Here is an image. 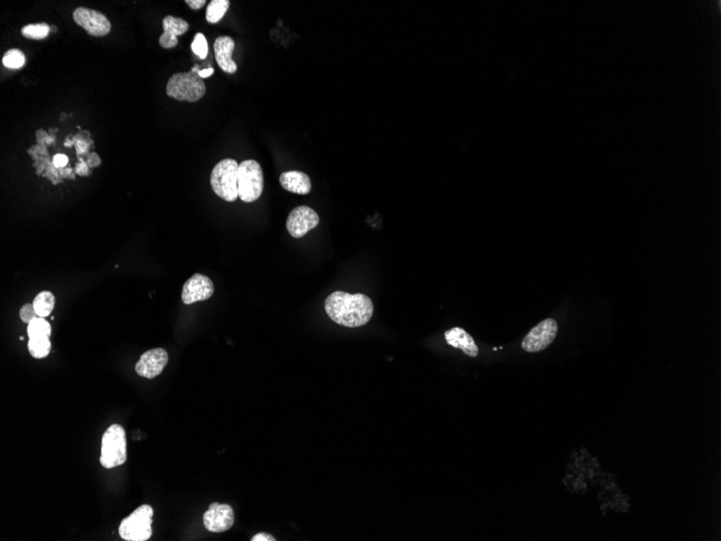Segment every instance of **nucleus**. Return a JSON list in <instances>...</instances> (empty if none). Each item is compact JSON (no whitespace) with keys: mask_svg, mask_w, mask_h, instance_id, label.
<instances>
[{"mask_svg":"<svg viewBox=\"0 0 721 541\" xmlns=\"http://www.w3.org/2000/svg\"><path fill=\"white\" fill-rule=\"evenodd\" d=\"M324 307L332 321L346 327H363L374 315L373 300L361 293L334 292L326 298Z\"/></svg>","mask_w":721,"mask_h":541,"instance_id":"1","label":"nucleus"},{"mask_svg":"<svg viewBox=\"0 0 721 541\" xmlns=\"http://www.w3.org/2000/svg\"><path fill=\"white\" fill-rule=\"evenodd\" d=\"M238 171L239 164L235 159H223L213 169L211 186L213 191L225 201L233 202L239 197Z\"/></svg>","mask_w":721,"mask_h":541,"instance_id":"2","label":"nucleus"},{"mask_svg":"<svg viewBox=\"0 0 721 541\" xmlns=\"http://www.w3.org/2000/svg\"><path fill=\"white\" fill-rule=\"evenodd\" d=\"M127 436L120 425L110 426L102 438L100 463L106 469L122 466L127 461Z\"/></svg>","mask_w":721,"mask_h":541,"instance_id":"3","label":"nucleus"},{"mask_svg":"<svg viewBox=\"0 0 721 541\" xmlns=\"http://www.w3.org/2000/svg\"><path fill=\"white\" fill-rule=\"evenodd\" d=\"M206 87L198 73H179L169 79L168 97L177 101L198 102L206 95Z\"/></svg>","mask_w":721,"mask_h":541,"instance_id":"4","label":"nucleus"},{"mask_svg":"<svg viewBox=\"0 0 721 541\" xmlns=\"http://www.w3.org/2000/svg\"><path fill=\"white\" fill-rule=\"evenodd\" d=\"M264 190V173L256 160H244L238 171V191L243 202H254Z\"/></svg>","mask_w":721,"mask_h":541,"instance_id":"5","label":"nucleus"},{"mask_svg":"<svg viewBox=\"0 0 721 541\" xmlns=\"http://www.w3.org/2000/svg\"><path fill=\"white\" fill-rule=\"evenodd\" d=\"M154 509L149 505H142L125 518L119 526V535L123 540L146 541L152 535Z\"/></svg>","mask_w":721,"mask_h":541,"instance_id":"6","label":"nucleus"},{"mask_svg":"<svg viewBox=\"0 0 721 541\" xmlns=\"http://www.w3.org/2000/svg\"><path fill=\"white\" fill-rule=\"evenodd\" d=\"M559 332V325L554 319L549 317L541 321L534 329L530 330L522 342V348L526 352H540L547 349L555 340Z\"/></svg>","mask_w":721,"mask_h":541,"instance_id":"7","label":"nucleus"},{"mask_svg":"<svg viewBox=\"0 0 721 541\" xmlns=\"http://www.w3.org/2000/svg\"><path fill=\"white\" fill-rule=\"evenodd\" d=\"M320 219L313 209L307 206L295 208L288 215L286 229L294 238H302L319 225Z\"/></svg>","mask_w":721,"mask_h":541,"instance_id":"8","label":"nucleus"},{"mask_svg":"<svg viewBox=\"0 0 721 541\" xmlns=\"http://www.w3.org/2000/svg\"><path fill=\"white\" fill-rule=\"evenodd\" d=\"M75 22L87 31L88 34L95 37H103L112 29L110 21L102 12L79 7L73 12Z\"/></svg>","mask_w":721,"mask_h":541,"instance_id":"9","label":"nucleus"},{"mask_svg":"<svg viewBox=\"0 0 721 541\" xmlns=\"http://www.w3.org/2000/svg\"><path fill=\"white\" fill-rule=\"evenodd\" d=\"M233 523H235L233 509L226 503H211L204 515V525L209 532H226L233 527Z\"/></svg>","mask_w":721,"mask_h":541,"instance_id":"10","label":"nucleus"},{"mask_svg":"<svg viewBox=\"0 0 721 541\" xmlns=\"http://www.w3.org/2000/svg\"><path fill=\"white\" fill-rule=\"evenodd\" d=\"M214 294V283L210 278L201 273H194L184 284L181 300L185 305L209 300Z\"/></svg>","mask_w":721,"mask_h":541,"instance_id":"11","label":"nucleus"},{"mask_svg":"<svg viewBox=\"0 0 721 541\" xmlns=\"http://www.w3.org/2000/svg\"><path fill=\"white\" fill-rule=\"evenodd\" d=\"M169 362L168 352L162 348L150 349L142 354L135 364V372L141 377L154 379L162 373Z\"/></svg>","mask_w":721,"mask_h":541,"instance_id":"12","label":"nucleus"},{"mask_svg":"<svg viewBox=\"0 0 721 541\" xmlns=\"http://www.w3.org/2000/svg\"><path fill=\"white\" fill-rule=\"evenodd\" d=\"M162 26L163 34L159 38V43L164 49H173L177 47L179 43L177 36L185 34L189 28L187 21L172 16L163 19Z\"/></svg>","mask_w":721,"mask_h":541,"instance_id":"13","label":"nucleus"},{"mask_svg":"<svg viewBox=\"0 0 721 541\" xmlns=\"http://www.w3.org/2000/svg\"><path fill=\"white\" fill-rule=\"evenodd\" d=\"M235 41L231 37L221 36L215 41L214 53L219 68L228 74L237 72V64L233 60Z\"/></svg>","mask_w":721,"mask_h":541,"instance_id":"14","label":"nucleus"},{"mask_svg":"<svg viewBox=\"0 0 721 541\" xmlns=\"http://www.w3.org/2000/svg\"><path fill=\"white\" fill-rule=\"evenodd\" d=\"M445 340L449 346L461 349L470 358H476L478 356V347L475 344V340L461 327H453L445 332Z\"/></svg>","mask_w":721,"mask_h":541,"instance_id":"15","label":"nucleus"},{"mask_svg":"<svg viewBox=\"0 0 721 541\" xmlns=\"http://www.w3.org/2000/svg\"><path fill=\"white\" fill-rule=\"evenodd\" d=\"M283 189L298 195H308L311 191L310 177L300 171H286L280 177Z\"/></svg>","mask_w":721,"mask_h":541,"instance_id":"16","label":"nucleus"},{"mask_svg":"<svg viewBox=\"0 0 721 541\" xmlns=\"http://www.w3.org/2000/svg\"><path fill=\"white\" fill-rule=\"evenodd\" d=\"M33 305H34L37 315L46 317L51 315L52 311H53L54 305H56V298H54L51 292L43 291L35 298Z\"/></svg>","mask_w":721,"mask_h":541,"instance_id":"17","label":"nucleus"},{"mask_svg":"<svg viewBox=\"0 0 721 541\" xmlns=\"http://www.w3.org/2000/svg\"><path fill=\"white\" fill-rule=\"evenodd\" d=\"M229 6H231L229 0H212L206 9V21L211 24H216L225 16Z\"/></svg>","mask_w":721,"mask_h":541,"instance_id":"18","label":"nucleus"},{"mask_svg":"<svg viewBox=\"0 0 721 541\" xmlns=\"http://www.w3.org/2000/svg\"><path fill=\"white\" fill-rule=\"evenodd\" d=\"M27 335L29 338H50L51 325L45 317H37L27 325Z\"/></svg>","mask_w":721,"mask_h":541,"instance_id":"19","label":"nucleus"},{"mask_svg":"<svg viewBox=\"0 0 721 541\" xmlns=\"http://www.w3.org/2000/svg\"><path fill=\"white\" fill-rule=\"evenodd\" d=\"M28 352L35 359H43L49 356L51 352L50 338H29Z\"/></svg>","mask_w":721,"mask_h":541,"instance_id":"20","label":"nucleus"},{"mask_svg":"<svg viewBox=\"0 0 721 541\" xmlns=\"http://www.w3.org/2000/svg\"><path fill=\"white\" fill-rule=\"evenodd\" d=\"M23 36L25 38L41 41L47 38L50 33V26L47 23H37V24H28L21 29Z\"/></svg>","mask_w":721,"mask_h":541,"instance_id":"21","label":"nucleus"},{"mask_svg":"<svg viewBox=\"0 0 721 541\" xmlns=\"http://www.w3.org/2000/svg\"><path fill=\"white\" fill-rule=\"evenodd\" d=\"M3 64L10 70H20L25 65L24 53L19 49H10L4 56Z\"/></svg>","mask_w":721,"mask_h":541,"instance_id":"22","label":"nucleus"},{"mask_svg":"<svg viewBox=\"0 0 721 541\" xmlns=\"http://www.w3.org/2000/svg\"><path fill=\"white\" fill-rule=\"evenodd\" d=\"M191 50L192 52H194L196 56H199L201 60H204V58L208 56V41H206V36H204V34L198 33V34L194 36V41H192L191 43Z\"/></svg>","mask_w":721,"mask_h":541,"instance_id":"23","label":"nucleus"},{"mask_svg":"<svg viewBox=\"0 0 721 541\" xmlns=\"http://www.w3.org/2000/svg\"><path fill=\"white\" fill-rule=\"evenodd\" d=\"M38 317V315H37L36 310H35L34 305L33 304L24 305V306H22V308L20 309V317L22 322L27 323V325H28L31 320H34L35 317Z\"/></svg>","mask_w":721,"mask_h":541,"instance_id":"24","label":"nucleus"},{"mask_svg":"<svg viewBox=\"0 0 721 541\" xmlns=\"http://www.w3.org/2000/svg\"><path fill=\"white\" fill-rule=\"evenodd\" d=\"M68 164V156L63 154H56L53 158V164L56 168H63Z\"/></svg>","mask_w":721,"mask_h":541,"instance_id":"25","label":"nucleus"},{"mask_svg":"<svg viewBox=\"0 0 721 541\" xmlns=\"http://www.w3.org/2000/svg\"><path fill=\"white\" fill-rule=\"evenodd\" d=\"M188 7L192 10H199L206 5V0H186Z\"/></svg>","mask_w":721,"mask_h":541,"instance_id":"26","label":"nucleus"},{"mask_svg":"<svg viewBox=\"0 0 721 541\" xmlns=\"http://www.w3.org/2000/svg\"><path fill=\"white\" fill-rule=\"evenodd\" d=\"M252 541H275V538L271 535L267 534V532H259V534L255 535L252 539Z\"/></svg>","mask_w":721,"mask_h":541,"instance_id":"27","label":"nucleus"},{"mask_svg":"<svg viewBox=\"0 0 721 541\" xmlns=\"http://www.w3.org/2000/svg\"><path fill=\"white\" fill-rule=\"evenodd\" d=\"M213 73H214V70H213L212 68H206V70H200V72L198 73V74H199V76L201 77L202 79H204L212 76Z\"/></svg>","mask_w":721,"mask_h":541,"instance_id":"28","label":"nucleus"}]
</instances>
